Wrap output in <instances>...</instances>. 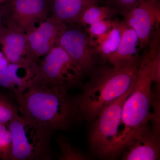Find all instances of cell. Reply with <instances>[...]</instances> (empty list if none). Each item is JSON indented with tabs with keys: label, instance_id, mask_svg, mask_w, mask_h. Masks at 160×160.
I'll return each mask as SVG.
<instances>
[{
	"label": "cell",
	"instance_id": "1",
	"mask_svg": "<svg viewBox=\"0 0 160 160\" xmlns=\"http://www.w3.org/2000/svg\"><path fill=\"white\" fill-rule=\"evenodd\" d=\"M160 32H156L149 49L140 59L137 77L131 93L124 102L117 139L111 158L115 157L133 141L149 130V121L160 129V107L151 112L159 103V91L154 93L152 84L154 77L156 56L160 49Z\"/></svg>",
	"mask_w": 160,
	"mask_h": 160
},
{
	"label": "cell",
	"instance_id": "2",
	"mask_svg": "<svg viewBox=\"0 0 160 160\" xmlns=\"http://www.w3.org/2000/svg\"><path fill=\"white\" fill-rule=\"evenodd\" d=\"M64 86H49L39 82L15 95L20 114L52 133L68 129L77 118L74 98Z\"/></svg>",
	"mask_w": 160,
	"mask_h": 160
},
{
	"label": "cell",
	"instance_id": "3",
	"mask_svg": "<svg viewBox=\"0 0 160 160\" xmlns=\"http://www.w3.org/2000/svg\"><path fill=\"white\" fill-rule=\"evenodd\" d=\"M139 63L103 67L95 71L84 85L82 92L74 98L77 117L94 121L108 104L126 93L135 82Z\"/></svg>",
	"mask_w": 160,
	"mask_h": 160
},
{
	"label": "cell",
	"instance_id": "4",
	"mask_svg": "<svg viewBox=\"0 0 160 160\" xmlns=\"http://www.w3.org/2000/svg\"><path fill=\"white\" fill-rule=\"evenodd\" d=\"M9 127L12 138L10 160L51 159L52 132L20 113L10 121Z\"/></svg>",
	"mask_w": 160,
	"mask_h": 160
},
{
	"label": "cell",
	"instance_id": "5",
	"mask_svg": "<svg viewBox=\"0 0 160 160\" xmlns=\"http://www.w3.org/2000/svg\"><path fill=\"white\" fill-rule=\"evenodd\" d=\"M135 83L126 93L108 104L94 120L89 144L92 150L100 158H111L118 138L123 104L133 90Z\"/></svg>",
	"mask_w": 160,
	"mask_h": 160
},
{
	"label": "cell",
	"instance_id": "6",
	"mask_svg": "<svg viewBox=\"0 0 160 160\" xmlns=\"http://www.w3.org/2000/svg\"><path fill=\"white\" fill-rule=\"evenodd\" d=\"M38 82L69 89L80 85L84 74L80 66L59 45L37 61Z\"/></svg>",
	"mask_w": 160,
	"mask_h": 160
},
{
	"label": "cell",
	"instance_id": "7",
	"mask_svg": "<svg viewBox=\"0 0 160 160\" xmlns=\"http://www.w3.org/2000/svg\"><path fill=\"white\" fill-rule=\"evenodd\" d=\"M83 28L79 24L66 23L58 45L80 66L84 75H91L98 69V58H102L94 46L92 47L89 35Z\"/></svg>",
	"mask_w": 160,
	"mask_h": 160
},
{
	"label": "cell",
	"instance_id": "8",
	"mask_svg": "<svg viewBox=\"0 0 160 160\" xmlns=\"http://www.w3.org/2000/svg\"><path fill=\"white\" fill-rule=\"evenodd\" d=\"M0 5L4 26L25 33L49 16V0H9Z\"/></svg>",
	"mask_w": 160,
	"mask_h": 160
},
{
	"label": "cell",
	"instance_id": "9",
	"mask_svg": "<svg viewBox=\"0 0 160 160\" xmlns=\"http://www.w3.org/2000/svg\"><path fill=\"white\" fill-rule=\"evenodd\" d=\"M122 15L126 25L137 33L139 52L148 46L156 29L160 26V0H140L134 7Z\"/></svg>",
	"mask_w": 160,
	"mask_h": 160
},
{
	"label": "cell",
	"instance_id": "10",
	"mask_svg": "<svg viewBox=\"0 0 160 160\" xmlns=\"http://www.w3.org/2000/svg\"><path fill=\"white\" fill-rule=\"evenodd\" d=\"M66 26V23L48 16L26 33L29 49L37 59L46 55L58 45Z\"/></svg>",
	"mask_w": 160,
	"mask_h": 160
},
{
	"label": "cell",
	"instance_id": "11",
	"mask_svg": "<svg viewBox=\"0 0 160 160\" xmlns=\"http://www.w3.org/2000/svg\"><path fill=\"white\" fill-rule=\"evenodd\" d=\"M0 47L9 63L32 65L38 60L30 51L26 33L5 26L0 29Z\"/></svg>",
	"mask_w": 160,
	"mask_h": 160
},
{
	"label": "cell",
	"instance_id": "12",
	"mask_svg": "<svg viewBox=\"0 0 160 160\" xmlns=\"http://www.w3.org/2000/svg\"><path fill=\"white\" fill-rule=\"evenodd\" d=\"M37 61L32 65L10 63L0 72V86L18 95L38 82Z\"/></svg>",
	"mask_w": 160,
	"mask_h": 160
},
{
	"label": "cell",
	"instance_id": "13",
	"mask_svg": "<svg viewBox=\"0 0 160 160\" xmlns=\"http://www.w3.org/2000/svg\"><path fill=\"white\" fill-rule=\"evenodd\" d=\"M160 144L159 132L149 129L123 150L124 153L121 159H160Z\"/></svg>",
	"mask_w": 160,
	"mask_h": 160
},
{
	"label": "cell",
	"instance_id": "14",
	"mask_svg": "<svg viewBox=\"0 0 160 160\" xmlns=\"http://www.w3.org/2000/svg\"><path fill=\"white\" fill-rule=\"evenodd\" d=\"M122 35L119 46L108 60L113 67L118 68L139 62V40L135 31L122 21Z\"/></svg>",
	"mask_w": 160,
	"mask_h": 160
},
{
	"label": "cell",
	"instance_id": "15",
	"mask_svg": "<svg viewBox=\"0 0 160 160\" xmlns=\"http://www.w3.org/2000/svg\"><path fill=\"white\" fill-rule=\"evenodd\" d=\"M99 0H49V16L66 23L78 24L84 11Z\"/></svg>",
	"mask_w": 160,
	"mask_h": 160
},
{
	"label": "cell",
	"instance_id": "16",
	"mask_svg": "<svg viewBox=\"0 0 160 160\" xmlns=\"http://www.w3.org/2000/svg\"><path fill=\"white\" fill-rule=\"evenodd\" d=\"M106 37L94 46L102 59L108 61L118 49L122 35V22L115 20L112 22V27L106 33Z\"/></svg>",
	"mask_w": 160,
	"mask_h": 160
},
{
	"label": "cell",
	"instance_id": "17",
	"mask_svg": "<svg viewBox=\"0 0 160 160\" xmlns=\"http://www.w3.org/2000/svg\"><path fill=\"white\" fill-rule=\"evenodd\" d=\"M108 6H100L96 4L87 8L83 12L78 24L86 29L89 25L103 20L110 19L115 13Z\"/></svg>",
	"mask_w": 160,
	"mask_h": 160
},
{
	"label": "cell",
	"instance_id": "18",
	"mask_svg": "<svg viewBox=\"0 0 160 160\" xmlns=\"http://www.w3.org/2000/svg\"><path fill=\"white\" fill-rule=\"evenodd\" d=\"M57 142L61 151L59 160H85L88 159L86 155L72 147L68 141L62 136L58 137Z\"/></svg>",
	"mask_w": 160,
	"mask_h": 160
},
{
	"label": "cell",
	"instance_id": "19",
	"mask_svg": "<svg viewBox=\"0 0 160 160\" xmlns=\"http://www.w3.org/2000/svg\"><path fill=\"white\" fill-rule=\"evenodd\" d=\"M12 138L8 124H0V159H11Z\"/></svg>",
	"mask_w": 160,
	"mask_h": 160
},
{
	"label": "cell",
	"instance_id": "20",
	"mask_svg": "<svg viewBox=\"0 0 160 160\" xmlns=\"http://www.w3.org/2000/svg\"><path fill=\"white\" fill-rule=\"evenodd\" d=\"M19 114L18 106L14 105L8 98L0 93V124H8Z\"/></svg>",
	"mask_w": 160,
	"mask_h": 160
},
{
	"label": "cell",
	"instance_id": "21",
	"mask_svg": "<svg viewBox=\"0 0 160 160\" xmlns=\"http://www.w3.org/2000/svg\"><path fill=\"white\" fill-rule=\"evenodd\" d=\"M112 22L110 19L103 20L89 25L85 29L90 40L101 37L106 34L111 28Z\"/></svg>",
	"mask_w": 160,
	"mask_h": 160
},
{
	"label": "cell",
	"instance_id": "22",
	"mask_svg": "<svg viewBox=\"0 0 160 160\" xmlns=\"http://www.w3.org/2000/svg\"><path fill=\"white\" fill-rule=\"evenodd\" d=\"M140 0H106L107 6L121 15L134 7Z\"/></svg>",
	"mask_w": 160,
	"mask_h": 160
},
{
	"label": "cell",
	"instance_id": "23",
	"mask_svg": "<svg viewBox=\"0 0 160 160\" xmlns=\"http://www.w3.org/2000/svg\"><path fill=\"white\" fill-rule=\"evenodd\" d=\"M10 64L4 55L0 47V72L2 71Z\"/></svg>",
	"mask_w": 160,
	"mask_h": 160
},
{
	"label": "cell",
	"instance_id": "24",
	"mask_svg": "<svg viewBox=\"0 0 160 160\" xmlns=\"http://www.w3.org/2000/svg\"><path fill=\"white\" fill-rule=\"evenodd\" d=\"M4 26L3 24L2 15V10H1V5H0V29Z\"/></svg>",
	"mask_w": 160,
	"mask_h": 160
},
{
	"label": "cell",
	"instance_id": "25",
	"mask_svg": "<svg viewBox=\"0 0 160 160\" xmlns=\"http://www.w3.org/2000/svg\"><path fill=\"white\" fill-rule=\"evenodd\" d=\"M9 0H0V5L8 2Z\"/></svg>",
	"mask_w": 160,
	"mask_h": 160
},
{
	"label": "cell",
	"instance_id": "26",
	"mask_svg": "<svg viewBox=\"0 0 160 160\" xmlns=\"http://www.w3.org/2000/svg\"><path fill=\"white\" fill-rule=\"evenodd\" d=\"M106 0H99V1H106Z\"/></svg>",
	"mask_w": 160,
	"mask_h": 160
}]
</instances>
